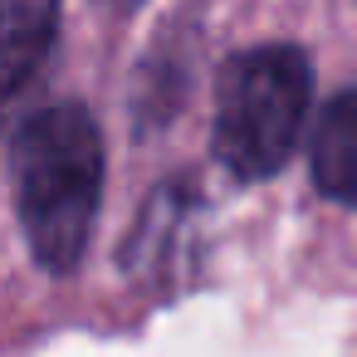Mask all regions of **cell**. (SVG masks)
<instances>
[{
	"mask_svg": "<svg viewBox=\"0 0 357 357\" xmlns=\"http://www.w3.org/2000/svg\"><path fill=\"white\" fill-rule=\"evenodd\" d=\"M15 211L30 255L50 274H69L93 235L103 196V137L79 103H54L15 132L10 147Z\"/></svg>",
	"mask_w": 357,
	"mask_h": 357,
	"instance_id": "obj_1",
	"label": "cell"
},
{
	"mask_svg": "<svg viewBox=\"0 0 357 357\" xmlns=\"http://www.w3.org/2000/svg\"><path fill=\"white\" fill-rule=\"evenodd\" d=\"M313 69L294 45H255L215 79V157L240 181L274 176L303 137Z\"/></svg>",
	"mask_w": 357,
	"mask_h": 357,
	"instance_id": "obj_2",
	"label": "cell"
},
{
	"mask_svg": "<svg viewBox=\"0 0 357 357\" xmlns=\"http://www.w3.org/2000/svg\"><path fill=\"white\" fill-rule=\"evenodd\" d=\"M54 30L59 0H0V108H10L40 74L54 50Z\"/></svg>",
	"mask_w": 357,
	"mask_h": 357,
	"instance_id": "obj_3",
	"label": "cell"
},
{
	"mask_svg": "<svg viewBox=\"0 0 357 357\" xmlns=\"http://www.w3.org/2000/svg\"><path fill=\"white\" fill-rule=\"evenodd\" d=\"M313 181L328 201L357 211V89L337 93L313 123Z\"/></svg>",
	"mask_w": 357,
	"mask_h": 357,
	"instance_id": "obj_4",
	"label": "cell"
},
{
	"mask_svg": "<svg viewBox=\"0 0 357 357\" xmlns=\"http://www.w3.org/2000/svg\"><path fill=\"white\" fill-rule=\"evenodd\" d=\"M103 6H113V10H137L142 0H103Z\"/></svg>",
	"mask_w": 357,
	"mask_h": 357,
	"instance_id": "obj_5",
	"label": "cell"
}]
</instances>
